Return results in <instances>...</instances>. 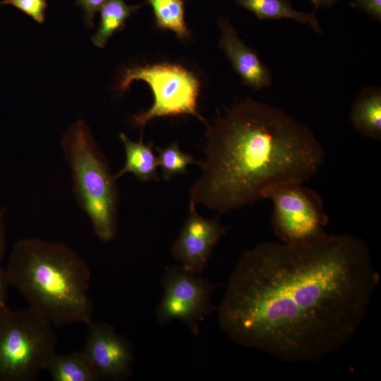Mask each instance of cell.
Segmentation results:
<instances>
[{
	"instance_id": "obj_1",
	"label": "cell",
	"mask_w": 381,
	"mask_h": 381,
	"mask_svg": "<svg viewBox=\"0 0 381 381\" xmlns=\"http://www.w3.org/2000/svg\"><path fill=\"white\" fill-rule=\"evenodd\" d=\"M379 283L367 243L354 235L266 241L241 255L217 308L219 323L243 346L288 363H317L354 337Z\"/></svg>"
},
{
	"instance_id": "obj_2",
	"label": "cell",
	"mask_w": 381,
	"mask_h": 381,
	"mask_svg": "<svg viewBox=\"0 0 381 381\" xmlns=\"http://www.w3.org/2000/svg\"><path fill=\"white\" fill-rule=\"evenodd\" d=\"M207 126L205 157L189 204L224 214L263 199L270 189L305 183L325 152L310 127L283 109L247 97Z\"/></svg>"
},
{
	"instance_id": "obj_3",
	"label": "cell",
	"mask_w": 381,
	"mask_h": 381,
	"mask_svg": "<svg viewBox=\"0 0 381 381\" xmlns=\"http://www.w3.org/2000/svg\"><path fill=\"white\" fill-rule=\"evenodd\" d=\"M6 272L9 286L55 327L92 322L89 265L66 244L21 238L12 248Z\"/></svg>"
},
{
	"instance_id": "obj_4",
	"label": "cell",
	"mask_w": 381,
	"mask_h": 381,
	"mask_svg": "<svg viewBox=\"0 0 381 381\" xmlns=\"http://www.w3.org/2000/svg\"><path fill=\"white\" fill-rule=\"evenodd\" d=\"M61 147L69 166L73 191L103 242L116 235L119 193L114 174L87 124L78 120L64 134Z\"/></svg>"
},
{
	"instance_id": "obj_5",
	"label": "cell",
	"mask_w": 381,
	"mask_h": 381,
	"mask_svg": "<svg viewBox=\"0 0 381 381\" xmlns=\"http://www.w3.org/2000/svg\"><path fill=\"white\" fill-rule=\"evenodd\" d=\"M54 326L28 307L0 308V381H33L56 352Z\"/></svg>"
},
{
	"instance_id": "obj_6",
	"label": "cell",
	"mask_w": 381,
	"mask_h": 381,
	"mask_svg": "<svg viewBox=\"0 0 381 381\" xmlns=\"http://www.w3.org/2000/svg\"><path fill=\"white\" fill-rule=\"evenodd\" d=\"M135 80L149 84L154 103L145 112L133 116L134 123L144 127L157 117L188 114L206 121L198 113L200 83L197 77L184 67L171 64L134 66L125 70L117 90L123 92Z\"/></svg>"
},
{
	"instance_id": "obj_7",
	"label": "cell",
	"mask_w": 381,
	"mask_h": 381,
	"mask_svg": "<svg viewBox=\"0 0 381 381\" xmlns=\"http://www.w3.org/2000/svg\"><path fill=\"white\" fill-rule=\"evenodd\" d=\"M265 198L272 203V226L282 242L308 243L327 234L325 228L329 218L323 201L304 183L275 186L264 194Z\"/></svg>"
},
{
	"instance_id": "obj_8",
	"label": "cell",
	"mask_w": 381,
	"mask_h": 381,
	"mask_svg": "<svg viewBox=\"0 0 381 381\" xmlns=\"http://www.w3.org/2000/svg\"><path fill=\"white\" fill-rule=\"evenodd\" d=\"M162 285L164 294L155 310L157 321L165 325L179 320L198 335L200 322L216 310L211 297L216 285L181 265L167 268Z\"/></svg>"
},
{
	"instance_id": "obj_9",
	"label": "cell",
	"mask_w": 381,
	"mask_h": 381,
	"mask_svg": "<svg viewBox=\"0 0 381 381\" xmlns=\"http://www.w3.org/2000/svg\"><path fill=\"white\" fill-rule=\"evenodd\" d=\"M88 327L82 350L98 380L121 381L132 375L133 351L130 341L109 324L93 321Z\"/></svg>"
},
{
	"instance_id": "obj_10",
	"label": "cell",
	"mask_w": 381,
	"mask_h": 381,
	"mask_svg": "<svg viewBox=\"0 0 381 381\" xmlns=\"http://www.w3.org/2000/svg\"><path fill=\"white\" fill-rule=\"evenodd\" d=\"M225 231L218 218L205 219L199 214L196 206L189 204L188 216L173 243L171 253L180 265L202 274Z\"/></svg>"
},
{
	"instance_id": "obj_11",
	"label": "cell",
	"mask_w": 381,
	"mask_h": 381,
	"mask_svg": "<svg viewBox=\"0 0 381 381\" xmlns=\"http://www.w3.org/2000/svg\"><path fill=\"white\" fill-rule=\"evenodd\" d=\"M218 23L221 31L219 47L225 53L243 84L255 90L271 85V71L257 52L239 38L238 32L229 20L220 18Z\"/></svg>"
},
{
	"instance_id": "obj_12",
	"label": "cell",
	"mask_w": 381,
	"mask_h": 381,
	"mask_svg": "<svg viewBox=\"0 0 381 381\" xmlns=\"http://www.w3.org/2000/svg\"><path fill=\"white\" fill-rule=\"evenodd\" d=\"M349 118L354 128L362 135L380 140L381 89H363L352 104Z\"/></svg>"
},
{
	"instance_id": "obj_13",
	"label": "cell",
	"mask_w": 381,
	"mask_h": 381,
	"mask_svg": "<svg viewBox=\"0 0 381 381\" xmlns=\"http://www.w3.org/2000/svg\"><path fill=\"white\" fill-rule=\"evenodd\" d=\"M119 137L123 145L126 160L123 167L114 174L115 179L117 180L131 173L141 181L158 180L157 158L152 145L144 143L143 135L138 142L132 141L123 133H121Z\"/></svg>"
},
{
	"instance_id": "obj_14",
	"label": "cell",
	"mask_w": 381,
	"mask_h": 381,
	"mask_svg": "<svg viewBox=\"0 0 381 381\" xmlns=\"http://www.w3.org/2000/svg\"><path fill=\"white\" fill-rule=\"evenodd\" d=\"M245 9L261 20L289 18L301 24H308L317 33L322 34L319 20L314 12L295 10L289 0H235Z\"/></svg>"
},
{
	"instance_id": "obj_15",
	"label": "cell",
	"mask_w": 381,
	"mask_h": 381,
	"mask_svg": "<svg viewBox=\"0 0 381 381\" xmlns=\"http://www.w3.org/2000/svg\"><path fill=\"white\" fill-rule=\"evenodd\" d=\"M54 381H97L98 377L83 351L68 354L55 352L46 365Z\"/></svg>"
},
{
	"instance_id": "obj_16",
	"label": "cell",
	"mask_w": 381,
	"mask_h": 381,
	"mask_svg": "<svg viewBox=\"0 0 381 381\" xmlns=\"http://www.w3.org/2000/svg\"><path fill=\"white\" fill-rule=\"evenodd\" d=\"M140 7L141 5H128L124 0H107L100 9V24L92 37L93 44L98 47H104L109 38L122 30L126 20Z\"/></svg>"
},
{
	"instance_id": "obj_17",
	"label": "cell",
	"mask_w": 381,
	"mask_h": 381,
	"mask_svg": "<svg viewBox=\"0 0 381 381\" xmlns=\"http://www.w3.org/2000/svg\"><path fill=\"white\" fill-rule=\"evenodd\" d=\"M153 10L156 25L173 31L181 39L189 38L190 33L184 18L183 0H147Z\"/></svg>"
},
{
	"instance_id": "obj_18",
	"label": "cell",
	"mask_w": 381,
	"mask_h": 381,
	"mask_svg": "<svg viewBox=\"0 0 381 381\" xmlns=\"http://www.w3.org/2000/svg\"><path fill=\"white\" fill-rule=\"evenodd\" d=\"M158 167H161L162 176L170 180L179 174H186L188 165L198 164L191 155L183 152L177 142L162 148H157Z\"/></svg>"
},
{
	"instance_id": "obj_19",
	"label": "cell",
	"mask_w": 381,
	"mask_h": 381,
	"mask_svg": "<svg viewBox=\"0 0 381 381\" xmlns=\"http://www.w3.org/2000/svg\"><path fill=\"white\" fill-rule=\"evenodd\" d=\"M6 209L0 208V308L7 306V290L9 286L6 272L2 267L6 250Z\"/></svg>"
},
{
	"instance_id": "obj_20",
	"label": "cell",
	"mask_w": 381,
	"mask_h": 381,
	"mask_svg": "<svg viewBox=\"0 0 381 381\" xmlns=\"http://www.w3.org/2000/svg\"><path fill=\"white\" fill-rule=\"evenodd\" d=\"M1 5H11L20 10L39 23L45 19L46 0H3Z\"/></svg>"
},
{
	"instance_id": "obj_21",
	"label": "cell",
	"mask_w": 381,
	"mask_h": 381,
	"mask_svg": "<svg viewBox=\"0 0 381 381\" xmlns=\"http://www.w3.org/2000/svg\"><path fill=\"white\" fill-rule=\"evenodd\" d=\"M351 6L381 21V0H351Z\"/></svg>"
},
{
	"instance_id": "obj_22",
	"label": "cell",
	"mask_w": 381,
	"mask_h": 381,
	"mask_svg": "<svg viewBox=\"0 0 381 381\" xmlns=\"http://www.w3.org/2000/svg\"><path fill=\"white\" fill-rule=\"evenodd\" d=\"M107 0H78L77 4L80 5L84 12L85 20L87 27L93 25L95 16L98 11Z\"/></svg>"
},
{
	"instance_id": "obj_23",
	"label": "cell",
	"mask_w": 381,
	"mask_h": 381,
	"mask_svg": "<svg viewBox=\"0 0 381 381\" xmlns=\"http://www.w3.org/2000/svg\"><path fill=\"white\" fill-rule=\"evenodd\" d=\"M339 0H310L313 6V12L318 9L331 8Z\"/></svg>"
}]
</instances>
